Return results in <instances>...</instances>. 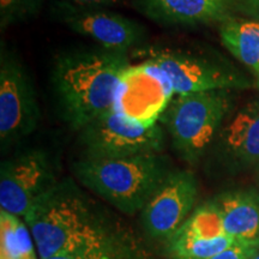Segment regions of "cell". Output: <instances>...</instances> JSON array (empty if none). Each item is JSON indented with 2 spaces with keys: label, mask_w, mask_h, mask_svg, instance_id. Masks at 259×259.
Listing matches in <instances>:
<instances>
[{
  "label": "cell",
  "mask_w": 259,
  "mask_h": 259,
  "mask_svg": "<svg viewBox=\"0 0 259 259\" xmlns=\"http://www.w3.org/2000/svg\"><path fill=\"white\" fill-rule=\"evenodd\" d=\"M44 0H0L2 29L35 17L40 12Z\"/></svg>",
  "instance_id": "ffe728a7"
},
{
  "label": "cell",
  "mask_w": 259,
  "mask_h": 259,
  "mask_svg": "<svg viewBox=\"0 0 259 259\" xmlns=\"http://www.w3.org/2000/svg\"><path fill=\"white\" fill-rule=\"evenodd\" d=\"M130 66L126 53L72 51L54 61L51 83L63 120L78 132L113 111L115 92Z\"/></svg>",
  "instance_id": "6da1fadb"
},
{
  "label": "cell",
  "mask_w": 259,
  "mask_h": 259,
  "mask_svg": "<svg viewBox=\"0 0 259 259\" xmlns=\"http://www.w3.org/2000/svg\"><path fill=\"white\" fill-rule=\"evenodd\" d=\"M56 15L71 30L107 51L127 53L145 38L144 28L134 19L103 9L61 2L57 4Z\"/></svg>",
  "instance_id": "8fae6325"
},
{
  "label": "cell",
  "mask_w": 259,
  "mask_h": 259,
  "mask_svg": "<svg viewBox=\"0 0 259 259\" xmlns=\"http://www.w3.org/2000/svg\"><path fill=\"white\" fill-rule=\"evenodd\" d=\"M58 181L53 160L41 149L4 160L0 167V209L23 219Z\"/></svg>",
  "instance_id": "9c48e42d"
},
{
  "label": "cell",
  "mask_w": 259,
  "mask_h": 259,
  "mask_svg": "<svg viewBox=\"0 0 259 259\" xmlns=\"http://www.w3.org/2000/svg\"><path fill=\"white\" fill-rule=\"evenodd\" d=\"M74 4L83 6H99V5H114L118 4L120 0H70Z\"/></svg>",
  "instance_id": "603a6c76"
},
{
  "label": "cell",
  "mask_w": 259,
  "mask_h": 259,
  "mask_svg": "<svg viewBox=\"0 0 259 259\" xmlns=\"http://www.w3.org/2000/svg\"><path fill=\"white\" fill-rule=\"evenodd\" d=\"M247 259H259V248L258 250H255Z\"/></svg>",
  "instance_id": "cb8c5ba5"
},
{
  "label": "cell",
  "mask_w": 259,
  "mask_h": 259,
  "mask_svg": "<svg viewBox=\"0 0 259 259\" xmlns=\"http://www.w3.org/2000/svg\"><path fill=\"white\" fill-rule=\"evenodd\" d=\"M219 149L235 167H259V100L241 107L219 132Z\"/></svg>",
  "instance_id": "7c38bea8"
},
{
  "label": "cell",
  "mask_w": 259,
  "mask_h": 259,
  "mask_svg": "<svg viewBox=\"0 0 259 259\" xmlns=\"http://www.w3.org/2000/svg\"><path fill=\"white\" fill-rule=\"evenodd\" d=\"M78 141L83 158H121L160 154L164 148V132L158 124L143 127L111 111L80 128Z\"/></svg>",
  "instance_id": "8992f818"
},
{
  "label": "cell",
  "mask_w": 259,
  "mask_h": 259,
  "mask_svg": "<svg viewBox=\"0 0 259 259\" xmlns=\"http://www.w3.org/2000/svg\"><path fill=\"white\" fill-rule=\"evenodd\" d=\"M228 90L178 95L160 121L169 135L176 153L189 163H197L216 141L231 111Z\"/></svg>",
  "instance_id": "277c9868"
},
{
  "label": "cell",
  "mask_w": 259,
  "mask_h": 259,
  "mask_svg": "<svg viewBox=\"0 0 259 259\" xmlns=\"http://www.w3.org/2000/svg\"><path fill=\"white\" fill-rule=\"evenodd\" d=\"M41 113L24 66L4 45L0 53V143L5 150L37 128Z\"/></svg>",
  "instance_id": "5b68a950"
},
{
  "label": "cell",
  "mask_w": 259,
  "mask_h": 259,
  "mask_svg": "<svg viewBox=\"0 0 259 259\" xmlns=\"http://www.w3.org/2000/svg\"><path fill=\"white\" fill-rule=\"evenodd\" d=\"M223 235L227 234L223 227L222 212L216 200L211 199L197 206L171 238L215 239Z\"/></svg>",
  "instance_id": "ac0fdd59"
},
{
  "label": "cell",
  "mask_w": 259,
  "mask_h": 259,
  "mask_svg": "<svg viewBox=\"0 0 259 259\" xmlns=\"http://www.w3.org/2000/svg\"><path fill=\"white\" fill-rule=\"evenodd\" d=\"M72 169L84 187L126 215L142 211L171 171L169 161L161 153L121 158H82L74 162Z\"/></svg>",
  "instance_id": "3957f363"
},
{
  "label": "cell",
  "mask_w": 259,
  "mask_h": 259,
  "mask_svg": "<svg viewBox=\"0 0 259 259\" xmlns=\"http://www.w3.org/2000/svg\"><path fill=\"white\" fill-rule=\"evenodd\" d=\"M23 220L40 259L74 250L114 232L99 206L71 179L58 181Z\"/></svg>",
  "instance_id": "7a4b0ae2"
},
{
  "label": "cell",
  "mask_w": 259,
  "mask_h": 259,
  "mask_svg": "<svg viewBox=\"0 0 259 259\" xmlns=\"http://www.w3.org/2000/svg\"><path fill=\"white\" fill-rule=\"evenodd\" d=\"M213 199L222 212L226 234L238 244L259 248V191H228Z\"/></svg>",
  "instance_id": "5bb4252c"
},
{
  "label": "cell",
  "mask_w": 259,
  "mask_h": 259,
  "mask_svg": "<svg viewBox=\"0 0 259 259\" xmlns=\"http://www.w3.org/2000/svg\"><path fill=\"white\" fill-rule=\"evenodd\" d=\"M255 250H258V248L236 244L228 250L221 252V253L205 259H247Z\"/></svg>",
  "instance_id": "44dd1931"
},
{
  "label": "cell",
  "mask_w": 259,
  "mask_h": 259,
  "mask_svg": "<svg viewBox=\"0 0 259 259\" xmlns=\"http://www.w3.org/2000/svg\"><path fill=\"white\" fill-rule=\"evenodd\" d=\"M166 244L170 259H205L228 250L238 242L231 236L223 235L215 239L171 238Z\"/></svg>",
  "instance_id": "d6986e66"
},
{
  "label": "cell",
  "mask_w": 259,
  "mask_h": 259,
  "mask_svg": "<svg viewBox=\"0 0 259 259\" xmlns=\"http://www.w3.org/2000/svg\"><path fill=\"white\" fill-rule=\"evenodd\" d=\"M2 259H37L34 239L24 220L0 210Z\"/></svg>",
  "instance_id": "e0dca14e"
},
{
  "label": "cell",
  "mask_w": 259,
  "mask_h": 259,
  "mask_svg": "<svg viewBox=\"0 0 259 259\" xmlns=\"http://www.w3.org/2000/svg\"><path fill=\"white\" fill-rule=\"evenodd\" d=\"M225 47L257 77L259 84V21L229 18L220 24Z\"/></svg>",
  "instance_id": "9a60e30c"
},
{
  "label": "cell",
  "mask_w": 259,
  "mask_h": 259,
  "mask_svg": "<svg viewBox=\"0 0 259 259\" xmlns=\"http://www.w3.org/2000/svg\"><path fill=\"white\" fill-rule=\"evenodd\" d=\"M137 4L149 18L163 24H221L232 18L229 0H137Z\"/></svg>",
  "instance_id": "4fadbf2b"
},
{
  "label": "cell",
  "mask_w": 259,
  "mask_h": 259,
  "mask_svg": "<svg viewBox=\"0 0 259 259\" xmlns=\"http://www.w3.org/2000/svg\"><path fill=\"white\" fill-rule=\"evenodd\" d=\"M232 8L238 9L242 14L250 16L253 19L255 5H257V0H229Z\"/></svg>",
  "instance_id": "7402d4cb"
},
{
  "label": "cell",
  "mask_w": 259,
  "mask_h": 259,
  "mask_svg": "<svg viewBox=\"0 0 259 259\" xmlns=\"http://www.w3.org/2000/svg\"><path fill=\"white\" fill-rule=\"evenodd\" d=\"M174 96L166 73L150 60L130 65L115 92L113 111L132 124L151 127L158 124Z\"/></svg>",
  "instance_id": "52a82bcc"
},
{
  "label": "cell",
  "mask_w": 259,
  "mask_h": 259,
  "mask_svg": "<svg viewBox=\"0 0 259 259\" xmlns=\"http://www.w3.org/2000/svg\"><path fill=\"white\" fill-rule=\"evenodd\" d=\"M142 54L166 73L177 95L250 85L248 79L236 70L198 54L170 48H147Z\"/></svg>",
  "instance_id": "ba28073f"
},
{
  "label": "cell",
  "mask_w": 259,
  "mask_h": 259,
  "mask_svg": "<svg viewBox=\"0 0 259 259\" xmlns=\"http://www.w3.org/2000/svg\"><path fill=\"white\" fill-rule=\"evenodd\" d=\"M47 259H144L138 248L114 231L99 240Z\"/></svg>",
  "instance_id": "2e32d148"
},
{
  "label": "cell",
  "mask_w": 259,
  "mask_h": 259,
  "mask_svg": "<svg viewBox=\"0 0 259 259\" xmlns=\"http://www.w3.org/2000/svg\"><path fill=\"white\" fill-rule=\"evenodd\" d=\"M198 183L189 170H171L141 211L144 232L167 242L192 213Z\"/></svg>",
  "instance_id": "30bf717a"
}]
</instances>
